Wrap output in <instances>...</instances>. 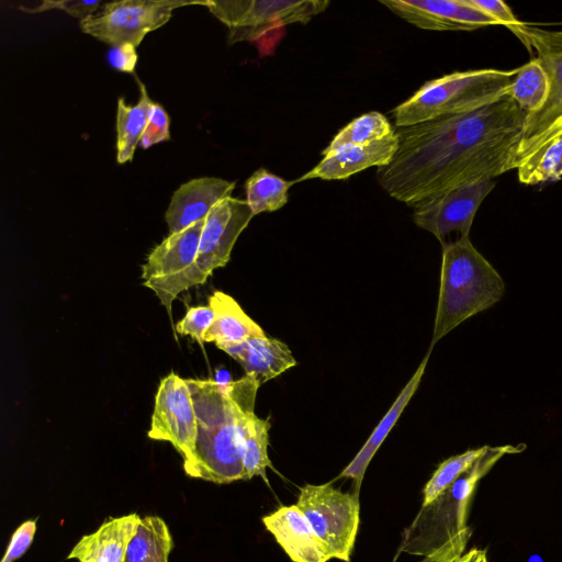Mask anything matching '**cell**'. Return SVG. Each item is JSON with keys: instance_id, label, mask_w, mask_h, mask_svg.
I'll list each match as a JSON object with an SVG mask.
<instances>
[{"instance_id": "obj_12", "label": "cell", "mask_w": 562, "mask_h": 562, "mask_svg": "<svg viewBox=\"0 0 562 562\" xmlns=\"http://www.w3.org/2000/svg\"><path fill=\"white\" fill-rule=\"evenodd\" d=\"M196 434V415L187 379L171 372L159 382L147 436L170 442L186 464L193 457Z\"/></svg>"}, {"instance_id": "obj_37", "label": "cell", "mask_w": 562, "mask_h": 562, "mask_svg": "<svg viewBox=\"0 0 562 562\" xmlns=\"http://www.w3.org/2000/svg\"><path fill=\"white\" fill-rule=\"evenodd\" d=\"M420 562H438V561H436V560H434L431 558L425 557Z\"/></svg>"}, {"instance_id": "obj_10", "label": "cell", "mask_w": 562, "mask_h": 562, "mask_svg": "<svg viewBox=\"0 0 562 562\" xmlns=\"http://www.w3.org/2000/svg\"><path fill=\"white\" fill-rule=\"evenodd\" d=\"M246 200L225 198L205 217L198 255L181 283V292L203 284L212 272L225 267L233 247L254 217Z\"/></svg>"}, {"instance_id": "obj_14", "label": "cell", "mask_w": 562, "mask_h": 562, "mask_svg": "<svg viewBox=\"0 0 562 562\" xmlns=\"http://www.w3.org/2000/svg\"><path fill=\"white\" fill-rule=\"evenodd\" d=\"M394 14L424 30L472 31L498 25L463 0H381Z\"/></svg>"}, {"instance_id": "obj_17", "label": "cell", "mask_w": 562, "mask_h": 562, "mask_svg": "<svg viewBox=\"0 0 562 562\" xmlns=\"http://www.w3.org/2000/svg\"><path fill=\"white\" fill-rule=\"evenodd\" d=\"M398 147L396 132L368 145H348L327 155L295 183L310 179L339 180L351 177L370 167H384L392 160Z\"/></svg>"}, {"instance_id": "obj_2", "label": "cell", "mask_w": 562, "mask_h": 562, "mask_svg": "<svg viewBox=\"0 0 562 562\" xmlns=\"http://www.w3.org/2000/svg\"><path fill=\"white\" fill-rule=\"evenodd\" d=\"M198 434L187 475L216 484L246 480L241 449V420L255 407L260 384L251 376L220 384L211 379H187Z\"/></svg>"}, {"instance_id": "obj_30", "label": "cell", "mask_w": 562, "mask_h": 562, "mask_svg": "<svg viewBox=\"0 0 562 562\" xmlns=\"http://www.w3.org/2000/svg\"><path fill=\"white\" fill-rule=\"evenodd\" d=\"M214 321V311L207 305L189 307L186 315L177 323L179 335L190 336L200 344L204 342L205 334Z\"/></svg>"}, {"instance_id": "obj_19", "label": "cell", "mask_w": 562, "mask_h": 562, "mask_svg": "<svg viewBox=\"0 0 562 562\" xmlns=\"http://www.w3.org/2000/svg\"><path fill=\"white\" fill-rule=\"evenodd\" d=\"M140 517L130 514L104 521L94 532L83 536L67 559L79 562H124L127 544Z\"/></svg>"}, {"instance_id": "obj_31", "label": "cell", "mask_w": 562, "mask_h": 562, "mask_svg": "<svg viewBox=\"0 0 562 562\" xmlns=\"http://www.w3.org/2000/svg\"><path fill=\"white\" fill-rule=\"evenodd\" d=\"M169 139V115L159 103L151 102L148 121L138 146L147 149Z\"/></svg>"}, {"instance_id": "obj_29", "label": "cell", "mask_w": 562, "mask_h": 562, "mask_svg": "<svg viewBox=\"0 0 562 562\" xmlns=\"http://www.w3.org/2000/svg\"><path fill=\"white\" fill-rule=\"evenodd\" d=\"M524 184H539L562 178V136L531 156L517 168Z\"/></svg>"}, {"instance_id": "obj_24", "label": "cell", "mask_w": 562, "mask_h": 562, "mask_svg": "<svg viewBox=\"0 0 562 562\" xmlns=\"http://www.w3.org/2000/svg\"><path fill=\"white\" fill-rule=\"evenodd\" d=\"M269 418L258 417L254 408L244 413L241 420V449L246 480L260 476L267 484V468L273 469L268 454Z\"/></svg>"}, {"instance_id": "obj_18", "label": "cell", "mask_w": 562, "mask_h": 562, "mask_svg": "<svg viewBox=\"0 0 562 562\" xmlns=\"http://www.w3.org/2000/svg\"><path fill=\"white\" fill-rule=\"evenodd\" d=\"M221 350L235 359L243 367L245 374L254 378L260 385L296 366L289 347L283 341L266 335L224 346Z\"/></svg>"}, {"instance_id": "obj_4", "label": "cell", "mask_w": 562, "mask_h": 562, "mask_svg": "<svg viewBox=\"0 0 562 562\" xmlns=\"http://www.w3.org/2000/svg\"><path fill=\"white\" fill-rule=\"evenodd\" d=\"M442 246L440 285L429 351L470 317L482 313L505 293V282L469 237Z\"/></svg>"}, {"instance_id": "obj_28", "label": "cell", "mask_w": 562, "mask_h": 562, "mask_svg": "<svg viewBox=\"0 0 562 562\" xmlns=\"http://www.w3.org/2000/svg\"><path fill=\"white\" fill-rule=\"evenodd\" d=\"M490 446L469 449L443 460L423 490L422 507L431 504L487 451Z\"/></svg>"}, {"instance_id": "obj_36", "label": "cell", "mask_w": 562, "mask_h": 562, "mask_svg": "<svg viewBox=\"0 0 562 562\" xmlns=\"http://www.w3.org/2000/svg\"><path fill=\"white\" fill-rule=\"evenodd\" d=\"M454 562H490L485 549L472 548Z\"/></svg>"}, {"instance_id": "obj_34", "label": "cell", "mask_w": 562, "mask_h": 562, "mask_svg": "<svg viewBox=\"0 0 562 562\" xmlns=\"http://www.w3.org/2000/svg\"><path fill=\"white\" fill-rule=\"evenodd\" d=\"M463 2L488 15L498 25L509 27L520 22L512 9L502 0H463Z\"/></svg>"}, {"instance_id": "obj_35", "label": "cell", "mask_w": 562, "mask_h": 562, "mask_svg": "<svg viewBox=\"0 0 562 562\" xmlns=\"http://www.w3.org/2000/svg\"><path fill=\"white\" fill-rule=\"evenodd\" d=\"M108 60L112 68L122 72H134L137 54L135 46L128 43L112 46L108 54Z\"/></svg>"}, {"instance_id": "obj_16", "label": "cell", "mask_w": 562, "mask_h": 562, "mask_svg": "<svg viewBox=\"0 0 562 562\" xmlns=\"http://www.w3.org/2000/svg\"><path fill=\"white\" fill-rule=\"evenodd\" d=\"M234 188V181L215 177H201L181 184L165 214L169 234L204 220L220 201L231 196Z\"/></svg>"}, {"instance_id": "obj_33", "label": "cell", "mask_w": 562, "mask_h": 562, "mask_svg": "<svg viewBox=\"0 0 562 562\" xmlns=\"http://www.w3.org/2000/svg\"><path fill=\"white\" fill-rule=\"evenodd\" d=\"M36 532V519L22 522L12 533L1 562H13L30 548Z\"/></svg>"}, {"instance_id": "obj_7", "label": "cell", "mask_w": 562, "mask_h": 562, "mask_svg": "<svg viewBox=\"0 0 562 562\" xmlns=\"http://www.w3.org/2000/svg\"><path fill=\"white\" fill-rule=\"evenodd\" d=\"M329 5L326 0H206L205 7L228 27V43H259L266 34L307 23Z\"/></svg>"}, {"instance_id": "obj_1", "label": "cell", "mask_w": 562, "mask_h": 562, "mask_svg": "<svg viewBox=\"0 0 562 562\" xmlns=\"http://www.w3.org/2000/svg\"><path fill=\"white\" fill-rule=\"evenodd\" d=\"M527 113L508 95L470 112L395 132L398 147L376 169L381 188L415 209L457 187L512 170Z\"/></svg>"}, {"instance_id": "obj_20", "label": "cell", "mask_w": 562, "mask_h": 562, "mask_svg": "<svg viewBox=\"0 0 562 562\" xmlns=\"http://www.w3.org/2000/svg\"><path fill=\"white\" fill-rule=\"evenodd\" d=\"M431 351H427L426 356L417 367L416 371L402 389L394 403L374 428L362 448L352 459V461L341 471L337 479L348 477L353 481L355 493L359 495L360 486L367 471V468L374 457L380 446L392 430L406 405L417 391L420 380L425 373V369Z\"/></svg>"}, {"instance_id": "obj_27", "label": "cell", "mask_w": 562, "mask_h": 562, "mask_svg": "<svg viewBox=\"0 0 562 562\" xmlns=\"http://www.w3.org/2000/svg\"><path fill=\"white\" fill-rule=\"evenodd\" d=\"M394 132L395 130L384 114L376 111L368 112L339 130L322 155L325 156L348 145H368L383 139Z\"/></svg>"}, {"instance_id": "obj_11", "label": "cell", "mask_w": 562, "mask_h": 562, "mask_svg": "<svg viewBox=\"0 0 562 562\" xmlns=\"http://www.w3.org/2000/svg\"><path fill=\"white\" fill-rule=\"evenodd\" d=\"M204 223L205 218L169 234L151 249L143 265V285L156 294L170 318L172 302L181 293V283L195 261Z\"/></svg>"}, {"instance_id": "obj_6", "label": "cell", "mask_w": 562, "mask_h": 562, "mask_svg": "<svg viewBox=\"0 0 562 562\" xmlns=\"http://www.w3.org/2000/svg\"><path fill=\"white\" fill-rule=\"evenodd\" d=\"M525 46L536 52L549 82L548 97L537 112L526 115L512 167L546 148L562 136V30H546L519 22L507 27Z\"/></svg>"}, {"instance_id": "obj_26", "label": "cell", "mask_w": 562, "mask_h": 562, "mask_svg": "<svg viewBox=\"0 0 562 562\" xmlns=\"http://www.w3.org/2000/svg\"><path fill=\"white\" fill-rule=\"evenodd\" d=\"M549 92L547 74L537 58L517 68L507 95L527 114L543 105Z\"/></svg>"}, {"instance_id": "obj_25", "label": "cell", "mask_w": 562, "mask_h": 562, "mask_svg": "<svg viewBox=\"0 0 562 562\" xmlns=\"http://www.w3.org/2000/svg\"><path fill=\"white\" fill-rule=\"evenodd\" d=\"M293 184L295 180L288 181L259 168L245 182L246 202L254 215L278 211L286 204Z\"/></svg>"}, {"instance_id": "obj_13", "label": "cell", "mask_w": 562, "mask_h": 562, "mask_svg": "<svg viewBox=\"0 0 562 562\" xmlns=\"http://www.w3.org/2000/svg\"><path fill=\"white\" fill-rule=\"evenodd\" d=\"M493 179H484L457 187L414 209L413 221L431 233L441 245L451 233L469 237L475 214L494 189Z\"/></svg>"}, {"instance_id": "obj_22", "label": "cell", "mask_w": 562, "mask_h": 562, "mask_svg": "<svg viewBox=\"0 0 562 562\" xmlns=\"http://www.w3.org/2000/svg\"><path fill=\"white\" fill-rule=\"evenodd\" d=\"M136 82L139 87V99L134 105H127L123 98L117 100L116 112V132L117 140L116 160L119 164H124L133 159L135 149L139 144L142 135L145 131L151 100L148 97L146 87L135 76Z\"/></svg>"}, {"instance_id": "obj_21", "label": "cell", "mask_w": 562, "mask_h": 562, "mask_svg": "<svg viewBox=\"0 0 562 562\" xmlns=\"http://www.w3.org/2000/svg\"><path fill=\"white\" fill-rule=\"evenodd\" d=\"M209 305L214 311V321L205 334L204 342H214L221 349L266 335L231 295L214 291L209 297Z\"/></svg>"}, {"instance_id": "obj_5", "label": "cell", "mask_w": 562, "mask_h": 562, "mask_svg": "<svg viewBox=\"0 0 562 562\" xmlns=\"http://www.w3.org/2000/svg\"><path fill=\"white\" fill-rule=\"evenodd\" d=\"M517 69L454 71L426 81L392 113L396 127L473 111L507 95Z\"/></svg>"}, {"instance_id": "obj_3", "label": "cell", "mask_w": 562, "mask_h": 562, "mask_svg": "<svg viewBox=\"0 0 562 562\" xmlns=\"http://www.w3.org/2000/svg\"><path fill=\"white\" fill-rule=\"evenodd\" d=\"M525 446L488 447L487 451L431 504L420 507L404 531L400 551L454 562L471 537L468 512L479 481L506 454L519 453Z\"/></svg>"}, {"instance_id": "obj_9", "label": "cell", "mask_w": 562, "mask_h": 562, "mask_svg": "<svg viewBox=\"0 0 562 562\" xmlns=\"http://www.w3.org/2000/svg\"><path fill=\"white\" fill-rule=\"evenodd\" d=\"M205 5V1L121 0L105 3L101 12L80 21L83 33L112 46L140 44L144 36L162 26L172 10L184 5Z\"/></svg>"}, {"instance_id": "obj_15", "label": "cell", "mask_w": 562, "mask_h": 562, "mask_svg": "<svg viewBox=\"0 0 562 562\" xmlns=\"http://www.w3.org/2000/svg\"><path fill=\"white\" fill-rule=\"evenodd\" d=\"M262 522L293 562H328L333 559L296 504L279 507L263 516Z\"/></svg>"}, {"instance_id": "obj_23", "label": "cell", "mask_w": 562, "mask_h": 562, "mask_svg": "<svg viewBox=\"0 0 562 562\" xmlns=\"http://www.w3.org/2000/svg\"><path fill=\"white\" fill-rule=\"evenodd\" d=\"M173 541L167 524L157 516L140 518L124 562H168Z\"/></svg>"}, {"instance_id": "obj_32", "label": "cell", "mask_w": 562, "mask_h": 562, "mask_svg": "<svg viewBox=\"0 0 562 562\" xmlns=\"http://www.w3.org/2000/svg\"><path fill=\"white\" fill-rule=\"evenodd\" d=\"M101 1H79V0H61V1H44L34 8H23L25 12H42L50 9H57L66 12L67 14L81 20L92 15L100 9Z\"/></svg>"}, {"instance_id": "obj_8", "label": "cell", "mask_w": 562, "mask_h": 562, "mask_svg": "<svg viewBox=\"0 0 562 562\" xmlns=\"http://www.w3.org/2000/svg\"><path fill=\"white\" fill-rule=\"evenodd\" d=\"M296 506L305 515L333 559L349 562L360 521L359 495L341 492L331 485L305 484Z\"/></svg>"}]
</instances>
